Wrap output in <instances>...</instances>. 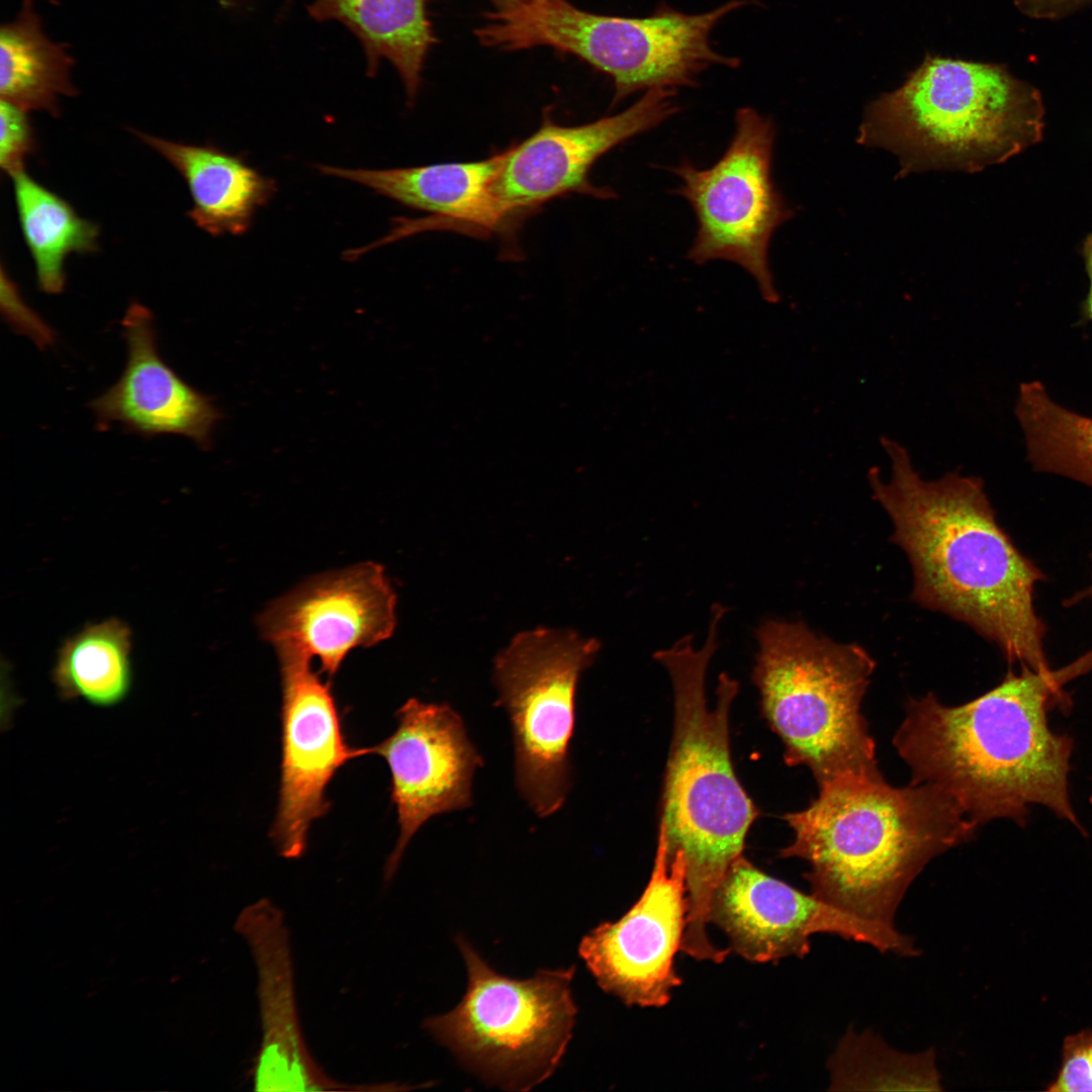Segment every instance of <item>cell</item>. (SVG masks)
<instances>
[{"label": "cell", "instance_id": "1", "mask_svg": "<svg viewBox=\"0 0 1092 1092\" xmlns=\"http://www.w3.org/2000/svg\"><path fill=\"white\" fill-rule=\"evenodd\" d=\"M1091 669L1092 649L1057 670L1022 664L960 706L933 694L912 699L893 739L911 784L943 790L976 828L1000 818L1023 826L1039 805L1085 833L1069 790L1073 739L1054 732L1048 715L1070 705L1063 687Z\"/></svg>", "mask_w": 1092, "mask_h": 1092}, {"label": "cell", "instance_id": "2", "mask_svg": "<svg viewBox=\"0 0 1092 1092\" xmlns=\"http://www.w3.org/2000/svg\"><path fill=\"white\" fill-rule=\"evenodd\" d=\"M891 477L868 472L875 499L893 524L891 541L913 572L911 599L971 626L1010 664L1050 670L1046 628L1033 605L1044 574L997 523L981 478L958 471L925 480L908 450L882 437Z\"/></svg>", "mask_w": 1092, "mask_h": 1092}, {"label": "cell", "instance_id": "3", "mask_svg": "<svg viewBox=\"0 0 1092 1092\" xmlns=\"http://www.w3.org/2000/svg\"><path fill=\"white\" fill-rule=\"evenodd\" d=\"M727 609H711L701 647L686 635L654 653L667 671L673 693V728L664 774L660 824L668 857L681 850L686 860L688 915L681 951L698 961L722 963L727 949L707 933L712 897L730 867L743 855L746 835L758 810L732 764L729 715L739 685L719 675L716 704L710 707L706 674L717 649L719 626Z\"/></svg>", "mask_w": 1092, "mask_h": 1092}, {"label": "cell", "instance_id": "4", "mask_svg": "<svg viewBox=\"0 0 1092 1092\" xmlns=\"http://www.w3.org/2000/svg\"><path fill=\"white\" fill-rule=\"evenodd\" d=\"M784 818L794 838L781 856L810 864L811 894L885 929H896L900 902L924 867L976 831L940 788H895L883 776L833 780L807 808Z\"/></svg>", "mask_w": 1092, "mask_h": 1092}, {"label": "cell", "instance_id": "5", "mask_svg": "<svg viewBox=\"0 0 1092 1092\" xmlns=\"http://www.w3.org/2000/svg\"><path fill=\"white\" fill-rule=\"evenodd\" d=\"M1039 92L1005 66L927 56L897 89L873 100L859 144L898 156L904 174L980 171L1038 143Z\"/></svg>", "mask_w": 1092, "mask_h": 1092}, {"label": "cell", "instance_id": "6", "mask_svg": "<svg viewBox=\"0 0 1092 1092\" xmlns=\"http://www.w3.org/2000/svg\"><path fill=\"white\" fill-rule=\"evenodd\" d=\"M755 638L752 680L785 762L808 767L818 787L848 776L881 777L860 712L876 666L870 653L803 622L767 619Z\"/></svg>", "mask_w": 1092, "mask_h": 1092}, {"label": "cell", "instance_id": "7", "mask_svg": "<svg viewBox=\"0 0 1092 1092\" xmlns=\"http://www.w3.org/2000/svg\"><path fill=\"white\" fill-rule=\"evenodd\" d=\"M752 0H730L700 14L665 3L645 17L598 14L568 0H531L488 11L474 34L487 48L514 52L548 47L583 61L613 84L612 107L639 91L695 87L714 65L737 68L740 60L711 46L710 34L726 15Z\"/></svg>", "mask_w": 1092, "mask_h": 1092}, {"label": "cell", "instance_id": "8", "mask_svg": "<svg viewBox=\"0 0 1092 1092\" xmlns=\"http://www.w3.org/2000/svg\"><path fill=\"white\" fill-rule=\"evenodd\" d=\"M456 943L466 965V993L452 1011L427 1018L424 1028L486 1083L530 1090L551 1076L571 1037L575 967L516 980L492 970L462 935Z\"/></svg>", "mask_w": 1092, "mask_h": 1092}, {"label": "cell", "instance_id": "9", "mask_svg": "<svg viewBox=\"0 0 1092 1092\" xmlns=\"http://www.w3.org/2000/svg\"><path fill=\"white\" fill-rule=\"evenodd\" d=\"M600 642L573 631L517 634L494 659L497 704L510 720L519 794L541 818L556 813L571 787L569 746L579 677Z\"/></svg>", "mask_w": 1092, "mask_h": 1092}, {"label": "cell", "instance_id": "10", "mask_svg": "<svg viewBox=\"0 0 1092 1092\" xmlns=\"http://www.w3.org/2000/svg\"><path fill=\"white\" fill-rule=\"evenodd\" d=\"M774 122L751 107L735 113V130L721 158L701 169L689 161L672 167L674 191L691 205L697 232L688 259L702 265L725 260L755 281L768 303L780 301L768 261L774 233L794 212L772 179Z\"/></svg>", "mask_w": 1092, "mask_h": 1092}, {"label": "cell", "instance_id": "11", "mask_svg": "<svg viewBox=\"0 0 1092 1092\" xmlns=\"http://www.w3.org/2000/svg\"><path fill=\"white\" fill-rule=\"evenodd\" d=\"M687 915L685 855L677 850L668 857L659 823L654 864L642 895L619 920L603 922L584 935L579 957L598 985L626 1005L662 1007L681 984L674 957L681 949Z\"/></svg>", "mask_w": 1092, "mask_h": 1092}, {"label": "cell", "instance_id": "12", "mask_svg": "<svg viewBox=\"0 0 1092 1092\" xmlns=\"http://www.w3.org/2000/svg\"><path fill=\"white\" fill-rule=\"evenodd\" d=\"M709 922L721 928L731 948L754 963L804 958L810 937L830 933L901 956L917 953L912 939L856 919L812 894L758 870L740 856L728 870L710 904Z\"/></svg>", "mask_w": 1092, "mask_h": 1092}, {"label": "cell", "instance_id": "13", "mask_svg": "<svg viewBox=\"0 0 1092 1092\" xmlns=\"http://www.w3.org/2000/svg\"><path fill=\"white\" fill-rule=\"evenodd\" d=\"M395 603L382 566L363 562L311 577L274 600L259 616V631L278 657H315L332 676L351 650L392 635Z\"/></svg>", "mask_w": 1092, "mask_h": 1092}, {"label": "cell", "instance_id": "14", "mask_svg": "<svg viewBox=\"0 0 1092 1092\" xmlns=\"http://www.w3.org/2000/svg\"><path fill=\"white\" fill-rule=\"evenodd\" d=\"M282 688V758L279 802L271 836L280 854L297 858L311 823L330 808L327 787L349 760L372 753L350 746L329 682L311 660L279 657Z\"/></svg>", "mask_w": 1092, "mask_h": 1092}, {"label": "cell", "instance_id": "15", "mask_svg": "<svg viewBox=\"0 0 1092 1092\" xmlns=\"http://www.w3.org/2000/svg\"><path fill=\"white\" fill-rule=\"evenodd\" d=\"M397 728L372 747L391 776V801L399 835L385 866V880L397 870L404 849L432 817L472 805V781L482 758L462 717L448 704L407 700L396 712Z\"/></svg>", "mask_w": 1092, "mask_h": 1092}, {"label": "cell", "instance_id": "16", "mask_svg": "<svg viewBox=\"0 0 1092 1092\" xmlns=\"http://www.w3.org/2000/svg\"><path fill=\"white\" fill-rule=\"evenodd\" d=\"M675 96V89H650L625 110L580 125L544 118L535 132L507 150L494 191L508 216L570 192L613 197L589 182L592 167L613 148L674 115Z\"/></svg>", "mask_w": 1092, "mask_h": 1092}, {"label": "cell", "instance_id": "17", "mask_svg": "<svg viewBox=\"0 0 1092 1092\" xmlns=\"http://www.w3.org/2000/svg\"><path fill=\"white\" fill-rule=\"evenodd\" d=\"M235 927L250 948L257 974L262 1037L252 1070L254 1089L385 1091L386 1084L337 1081L311 1056L300 1026L292 948L282 910L270 899H259L242 910Z\"/></svg>", "mask_w": 1092, "mask_h": 1092}, {"label": "cell", "instance_id": "18", "mask_svg": "<svg viewBox=\"0 0 1092 1092\" xmlns=\"http://www.w3.org/2000/svg\"><path fill=\"white\" fill-rule=\"evenodd\" d=\"M121 326L127 359L119 379L89 404L98 424L116 423L144 437L181 435L210 449L222 412L164 361L151 310L131 302Z\"/></svg>", "mask_w": 1092, "mask_h": 1092}, {"label": "cell", "instance_id": "19", "mask_svg": "<svg viewBox=\"0 0 1092 1092\" xmlns=\"http://www.w3.org/2000/svg\"><path fill=\"white\" fill-rule=\"evenodd\" d=\"M507 150L487 159L383 170L318 165L330 176L346 179L403 205L439 218L480 230H493L508 217L494 191Z\"/></svg>", "mask_w": 1092, "mask_h": 1092}, {"label": "cell", "instance_id": "20", "mask_svg": "<svg viewBox=\"0 0 1092 1092\" xmlns=\"http://www.w3.org/2000/svg\"><path fill=\"white\" fill-rule=\"evenodd\" d=\"M182 176L192 198L187 216L211 236L242 235L259 207L266 204L275 182L242 157L211 145H189L135 131Z\"/></svg>", "mask_w": 1092, "mask_h": 1092}, {"label": "cell", "instance_id": "21", "mask_svg": "<svg viewBox=\"0 0 1092 1092\" xmlns=\"http://www.w3.org/2000/svg\"><path fill=\"white\" fill-rule=\"evenodd\" d=\"M428 3L429 0H313L306 9L313 20L337 21L357 38L369 77L378 73L382 62H388L413 103L422 85L426 60L436 42Z\"/></svg>", "mask_w": 1092, "mask_h": 1092}, {"label": "cell", "instance_id": "22", "mask_svg": "<svg viewBox=\"0 0 1092 1092\" xmlns=\"http://www.w3.org/2000/svg\"><path fill=\"white\" fill-rule=\"evenodd\" d=\"M1 99L30 110L58 115L59 98L75 96L73 59L64 43L44 33L32 0H23L14 21L0 30Z\"/></svg>", "mask_w": 1092, "mask_h": 1092}, {"label": "cell", "instance_id": "23", "mask_svg": "<svg viewBox=\"0 0 1092 1092\" xmlns=\"http://www.w3.org/2000/svg\"><path fill=\"white\" fill-rule=\"evenodd\" d=\"M9 175L38 287L46 293L59 294L66 285V258L72 253L95 252L99 228L81 217L68 201L37 183L24 167Z\"/></svg>", "mask_w": 1092, "mask_h": 1092}, {"label": "cell", "instance_id": "24", "mask_svg": "<svg viewBox=\"0 0 1092 1092\" xmlns=\"http://www.w3.org/2000/svg\"><path fill=\"white\" fill-rule=\"evenodd\" d=\"M131 632L119 619L86 626L58 651L53 680L64 700L82 698L97 707L114 706L132 681Z\"/></svg>", "mask_w": 1092, "mask_h": 1092}, {"label": "cell", "instance_id": "25", "mask_svg": "<svg viewBox=\"0 0 1092 1092\" xmlns=\"http://www.w3.org/2000/svg\"><path fill=\"white\" fill-rule=\"evenodd\" d=\"M1015 415L1035 471L1092 486V418L1058 404L1035 380L1020 384Z\"/></svg>", "mask_w": 1092, "mask_h": 1092}, {"label": "cell", "instance_id": "26", "mask_svg": "<svg viewBox=\"0 0 1092 1092\" xmlns=\"http://www.w3.org/2000/svg\"><path fill=\"white\" fill-rule=\"evenodd\" d=\"M829 1090H942L933 1050L906 1054L848 1029L828 1060Z\"/></svg>", "mask_w": 1092, "mask_h": 1092}, {"label": "cell", "instance_id": "27", "mask_svg": "<svg viewBox=\"0 0 1092 1092\" xmlns=\"http://www.w3.org/2000/svg\"><path fill=\"white\" fill-rule=\"evenodd\" d=\"M1061 1059L1059 1073L1046 1090L1092 1091V1029H1083L1066 1036Z\"/></svg>", "mask_w": 1092, "mask_h": 1092}, {"label": "cell", "instance_id": "28", "mask_svg": "<svg viewBox=\"0 0 1092 1092\" xmlns=\"http://www.w3.org/2000/svg\"><path fill=\"white\" fill-rule=\"evenodd\" d=\"M26 110L1 99L0 102V165L2 171L11 174L24 167L35 142Z\"/></svg>", "mask_w": 1092, "mask_h": 1092}, {"label": "cell", "instance_id": "29", "mask_svg": "<svg viewBox=\"0 0 1092 1092\" xmlns=\"http://www.w3.org/2000/svg\"><path fill=\"white\" fill-rule=\"evenodd\" d=\"M1 312L15 333L27 336L39 349H46L55 343V331L21 297L17 285L7 276L3 266Z\"/></svg>", "mask_w": 1092, "mask_h": 1092}, {"label": "cell", "instance_id": "30", "mask_svg": "<svg viewBox=\"0 0 1092 1092\" xmlns=\"http://www.w3.org/2000/svg\"><path fill=\"white\" fill-rule=\"evenodd\" d=\"M1015 4L1027 16L1054 19L1092 4V0H1015Z\"/></svg>", "mask_w": 1092, "mask_h": 1092}, {"label": "cell", "instance_id": "31", "mask_svg": "<svg viewBox=\"0 0 1092 1092\" xmlns=\"http://www.w3.org/2000/svg\"><path fill=\"white\" fill-rule=\"evenodd\" d=\"M1082 252L1090 281L1089 292L1082 306V317L1086 322H1092V233L1086 237L1083 243Z\"/></svg>", "mask_w": 1092, "mask_h": 1092}, {"label": "cell", "instance_id": "32", "mask_svg": "<svg viewBox=\"0 0 1092 1092\" xmlns=\"http://www.w3.org/2000/svg\"><path fill=\"white\" fill-rule=\"evenodd\" d=\"M1091 558H1092V554H1091ZM1091 578H1092V577H1091ZM1089 598H1092V580H1091V583H1090V585H1089V586H1087V587H1086L1085 589H1083V590H1080V592H1078V593H1077V594H1075V595H1074L1073 597H1071L1070 599H1068V600H1067V601L1065 602V606H1066V607H1071V606H1073V605H1076V604H1078L1079 602H1081V601H1083V600H1085V599H1089Z\"/></svg>", "mask_w": 1092, "mask_h": 1092}, {"label": "cell", "instance_id": "33", "mask_svg": "<svg viewBox=\"0 0 1092 1092\" xmlns=\"http://www.w3.org/2000/svg\"><path fill=\"white\" fill-rule=\"evenodd\" d=\"M495 10L516 7L531 0H489Z\"/></svg>", "mask_w": 1092, "mask_h": 1092}, {"label": "cell", "instance_id": "34", "mask_svg": "<svg viewBox=\"0 0 1092 1092\" xmlns=\"http://www.w3.org/2000/svg\"><path fill=\"white\" fill-rule=\"evenodd\" d=\"M1090 802L1092 803V794H1091Z\"/></svg>", "mask_w": 1092, "mask_h": 1092}]
</instances>
